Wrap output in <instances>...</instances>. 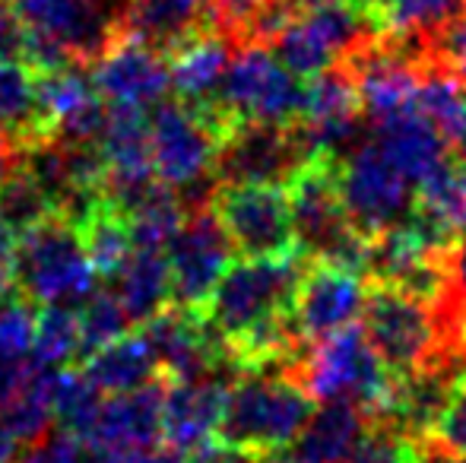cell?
Returning a JSON list of instances; mask_svg holds the SVG:
<instances>
[{
	"label": "cell",
	"mask_w": 466,
	"mask_h": 463,
	"mask_svg": "<svg viewBox=\"0 0 466 463\" xmlns=\"http://www.w3.org/2000/svg\"><path fill=\"white\" fill-rule=\"evenodd\" d=\"M451 289H454V302L466 311V235L451 251Z\"/></svg>",
	"instance_id": "7bdbcfd3"
},
{
	"label": "cell",
	"mask_w": 466,
	"mask_h": 463,
	"mask_svg": "<svg viewBox=\"0 0 466 463\" xmlns=\"http://www.w3.org/2000/svg\"><path fill=\"white\" fill-rule=\"evenodd\" d=\"M235 121L216 102L162 99L149 117V146H153L156 178L175 187L187 206L213 200L216 153Z\"/></svg>",
	"instance_id": "7a4b0ae2"
},
{
	"label": "cell",
	"mask_w": 466,
	"mask_h": 463,
	"mask_svg": "<svg viewBox=\"0 0 466 463\" xmlns=\"http://www.w3.org/2000/svg\"><path fill=\"white\" fill-rule=\"evenodd\" d=\"M209 204L245 257L301 254L286 185H216Z\"/></svg>",
	"instance_id": "9c48e42d"
},
{
	"label": "cell",
	"mask_w": 466,
	"mask_h": 463,
	"mask_svg": "<svg viewBox=\"0 0 466 463\" xmlns=\"http://www.w3.org/2000/svg\"><path fill=\"white\" fill-rule=\"evenodd\" d=\"M207 32H222L213 0H127L121 16L124 38H137L166 57Z\"/></svg>",
	"instance_id": "d6986e66"
},
{
	"label": "cell",
	"mask_w": 466,
	"mask_h": 463,
	"mask_svg": "<svg viewBox=\"0 0 466 463\" xmlns=\"http://www.w3.org/2000/svg\"><path fill=\"white\" fill-rule=\"evenodd\" d=\"M83 67L86 64H70L55 74H35V89L51 136L93 143L105 130L108 102L98 96L93 76L83 74Z\"/></svg>",
	"instance_id": "ac0fdd59"
},
{
	"label": "cell",
	"mask_w": 466,
	"mask_h": 463,
	"mask_svg": "<svg viewBox=\"0 0 466 463\" xmlns=\"http://www.w3.org/2000/svg\"><path fill=\"white\" fill-rule=\"evenodd\" d=\"M137 463H187V454L178 451L175 445H168V441H159L149 451L137 454Z\"/></svg>",
	"instance_id": "ee69618b"
},
{
	"label": "cell",
	"mask_w": 466,
	"mask_h": 463,
	"mask_svg": "<svg viewBox=\"0 0 466 463\" xmlns=\"http://www.w3.org/2000/svg\"><path fill=\"white\" fill-rule=\"evenodd\" d=\"M311 159L299 124L238 121L219 143L213 175L219 185H289Z\"/></svg>",
	"instance_id": "30bf717a"
},
{
	"label": "cell",
	"mask_w": 466,
	"mask_h": 463,
	"mask_svg": "<svg viewBox=\"0 0 466 463\" xmlns=\"http://www.w3.org/2000/svg\"><path fill=\"white\" fill-rule=\"evenodd\" d=\"M80 371L105 397L127 394V390L149 384L153 377H162L159 362H156L153 349H149L143 334H124L121 340L89 352L80 362Z\"/></svg>",
	"instance_id": "d4e9b609"
},
{
	"label": "cell",
	"mask_w": 466,
	"mask_h": 463,
	"mask_svg": "<svg viewBox=\"0 0 466 463\" xmlns=\"http://www.w3.org/2000/svg\"><path fill=\"white\" fill-rule=\"evenodd\" d=\"M51 213H55L51 197L16 162V166L10 168V175L0 181V216L10 223L13 232L23 235V232H29L32 226L42 223V219H48Z\"/></svg>",
	"instance_id": "1f68e13d"
},
{
	"label": "cell",
	"mask_w": 466,
	"mask_h": 463,
	"mask_svg": "<svg viewBox=\"0 0 466 463\" xmlns=\"http://www.w3.org/2000/svg\"><path fill=\"white\" fill-rule=\"evenodd\" d=\"M187 463H270V458H264V454H258V451H248V448L209 441L200 451L187 454Z\"/></svg>",
	"instance_id": "ab89813d"
},
{
	"label": "cell",
	"mask_w": 466,
	"mask_h": 463,
	"mask_svg": "<svg viewBox=\"0 0 466 463\" xmlns=\"http://www.w3.org/2000/svg\"><path fill=\"white\" fill-rule=\"evenodd\" d=\"M213 4H216V13H219L222 32H228V35H235L238 42H245L248 25H251V19L258 16L267 0H213Z\"/></svg>",
	"instance_id": "74e56055"
},
{
	"label": "cell",
	"mask_w": 466,
	"mask_h": 463,
	"mask_svg": "<svg viewBox=\"0 0 466 463\" xmlns=\"http://www.w3.org/2000/svg\"><path fill=\"white\" fill-rule=\"evenodd\" d=\"M457 463H466V460H457Z\"/></svg>",
	"instance_id": "f907efd6"
},
{
	"label": "cell",
	"mask_w": 466,
	"mask_h": 463,
	"mask_svg": "<svg viewBox=\"0 0 466 463\" xmlns=\"http://www.w3.org/2000/svg\"><path fill=\"white\" fill-rule=\"evenodd\" d=\"M93 83L108 106L156 108L172 89L168 57L137 38H117L93 64Z\"/></svg>",
	"instance_id": "9a60e30c"
},
{
	"label": "cell",
	"mask_w": 466,
	"mask_h": 463,
	"mask_svg": "<svg viewBox=\"0 0 466 463\" xmlns=\"http://www.w3.org/2000/svg\"><path fill=\"white\" fill-rule=\"evenodd\" d=\"M416 108L451 143V149L466 140V83L435 51H429L422 61Z\"/></svg>",
	"instance_id": "484cf974"
},
{
	"label": "cell",
	"mask_w": 466,
	"mask_h": 463,
	"mask_svg": "<svg viewBox=\"0 0 466 463\" xmlns=\"http://www.w3.org/2000/svg\"><path fill=\"white\" fill-rule=\"evenodd\" d=\"M371 428V416L365 409L343 400H330L308 419L299 438L289 445L286 463H343L356 454Z\"/></svg>",
	"instance_id": "44dd1931"
},
{
	"label": "cell",
	"mask_w": 466,
	"mask_h": 463,
	"mask_svg": "<svg viewBox=\"0 0 466 463\" xmlns=\"http://www.w3.org/2000/svg\"><path fill=\"white\" fill-rule=\"evenodd\" d=\"M282 4H286L289 10L295 13V16H301V13H314V10H320V6L343 4V0H282Z\"/></svg>",
	"instance_id": "bcb514c9"
},
{
	"label": "cell",
	"mask_w": 466,
	"mask_h": 463,
	"mask_svg": "<svg viewBox=\"0 0 466 463\" xmlns=\"http://www.w3.org/2000/svg\"><path fill=\"white\" fill-rule=\"evenodd\" d=\"M362 327L393 377H410L448 362H466V352L448 317L435 305L393 286L369 283Z\"/></svg>",
	"instance_id": "6da1fadb"
},
{
	"label": "cell",
	"mask_w": 466,
	"mask_h": 463,
	"mask_svg": "<svg viewBox=\"0 0 466 463\" xmlns=\"http://www.w3.org/2000/svg\"><path fill=\"white\" fill-rule=\"evenodd\" d=\"M108 283L134 327H143L172 305V270L162 251H134Z\"/></svg>",
	"instance_id": "cb8c5ba5"
},
{
	"label": "cell",
	"mask_w": 466,
	"mask_h": 463,
	"mask_svg": "<svg viewBox=\"0 0 466 463\" xmlns=\"http://www.w3.org/2000/svg\"><path fill=\"white\" fill-rule=\"evenodd\" d=\"M301 270H305V254L245 257L222 273L213 296L197 315L222 343H232L277 317L292 315Z\"/></svg>",
	"instance_id": "5b68a950"
},
{
	"label": "cell",
	"mask_w": 466,
	"mask_h": 463,
	"mask_svg": "<svg viewBox=\"0 0 466 463\" xmlns=\"http://www.w3.org/2000/svg\"><path fill=\"white\" fill-rule=\"evenodd\" d=\"M295 377L314 400L352 403L365 409L371 422L384 419L397 397V377L380 362L362 324H350L324 340H314L295 368Z\"/></svg>",
	"instance_id": "277c9868"
},
{
	"label": "cell",
	"mask_w": 466,
	"mask_h": 463,
	"mask_svg": "<svg viewBox=\"0 0 466 463\" xmlns=\"http://www.w3.org/2000/svg\"><path fill=\"white\" fill-rule=\"evenodd\" d=\"M369 279L343 264L305 257L301 283L295 292L292 317L308 343L324 340L362 317Z\"/></svg>",
	"instance_id": "5bb4252c"
},
{
	"label": "cell",
	"mask_w": 466,
	"mask_h": 463,
	"mask_svg": "<svg viewBox=\"0 0 466 463\" xmlns=\"http://www.w3.org/2000/svg\"><path fill=\"white\" fill-rule=\"evenodd\" d=\"M80 327H83L80 356L86 358L89 352L108 347V343L121 340L124 334H130L134 321L127 317V311H124V305L117 302L115 292H111V289H96L93 296L83 302Z\"/></svg>",
	"instance_id": "836d02e7"
},
{
	"label": "cell",
	"mask_w": 466,
	"mask_h": 463,
	"mask_svg": "<svg viewBox=\"0 0 466 463\" xmlns=\"http://www.w3.org/2000/svg\"><path fill=\"white\" fill-rule=\"evenodd\" d=\"M369 35L371 29L350 6L330 4L314 13H301V16L289 19L267 45H270V51L279 57L289 74L308 83L314 76L333 70L337 64H343V57Z\"/></svg>",
	"instance_id": "7c38bea8"
},
{
	"label": "cell",
	"mask_w": 466,
	"mask_h": 463,
	"mask_svg": "<svg viewBox=\"0 0 466 463\" xmlns=\"http://www.w3.org/2000/svg\"><path fill=\"white\" fill-rule=\"evenodd\" d=\"M45 136H51V127L38 106L35 74L19 61L0 64V140L19 153Z\"/></svg>",
	"instance_id": "4316f807"
},
{
	"label": "cell",
	"mask_w": 466,
	"mask_h": 463,
	"mask_svg": "<svg viewBox=\"0 0 466 463\" xmlns=\"http://www.w3.org/2000/svg\"><path fill=\"white\" fill-rule=\"evenodd\" d=\"M190 206L185 204L175 187L168 185H153L143 197H137L134 204L124 210L134 235L137 251H166L168 241L175 238V232L181 229Z\"/></svg>",
	"instance_id": "83f0119b"
},
{
	"label": "cell",
	"mask_w": 466,
	"mask_h": 463,
	"mask_svg": "<svg viewBox=\"0 0 466 463\" xmlns=\"http://www.w3.org/2000/svg\"><path fill=\"white\" fill-rule=\"evenodd\" d=\"M32 371H35L32 356L29 358H0V413L23 394Z\"/></svg>",
	"instance_id": "f35d334b"
},
{
	"label": "cell",
	"mask_w": 466,
	"mask_h": 463,
	"mask_svg": "<svg viewBox=\"0 0 466 463\" xmlns=\"http://www.w3.org/2000/svg\"><path fill=\"white\" fill-rule=\"evenodd\" d=\"M86 463H137V454H115V451H98L89 454Z\"/></svg>",
	"instance_id": "c3c4849f"
},
{
	"label": "cell",
	"mask_w": 466,
	"mask_h": 463,
	"mask_svg": "<svg viewBox=\"0 0 466 463\" xmlns=\"http://www.w3.org/2000/svg\"><path fill=\"white\" fill-rule=\"evenodd\" d=\"M343 4L369 25L374 35H380V32L387 29V23H390V13L397 0H343Z\"/></svg>",
	"instance_id": "b9f144b4"
},
{
	"label": "cell",
	"mask_w": 466,
	"mask_h": 463,
	"mask_svg": "<svg viewBox=\"0 0 466 463\" xmlns=\"http://www.w3.org/2000/svg\"><path fill=\"white\" fill-rule=\"evenodd\" d=\"M96 267L89 264L80 229L61 213H51L19 235L16 289L35 305H83L96 292Z\"/></svg>",
	"instance_id": "8992f818"
},
{
	"label": "cell",
	"mask_w": 466,
	"mask_h": 463,
	"mask_svg": "<svg viewBox=\"0 0 466 463\" xmlns=\"http://www.w3.org/2000/svg\"><path fill=\"white\" fill-rule=\"evenodd\" d=\"M16 162H19V153L6 140H0V181L10 175V168L16 166Z\"/></svg>",
	"instance_id": "7dc6e473"
},
{
	"label": "cell",
	"mask_w": 466,
	"mask_h": 463,
	"mask_svg": "<svg viewBox=\"0 0 466 463\" xmlns=\"http://www.w3.org/2000/svg\"><path fill=\"white\" fill-rule=\"evenodd\" d=\"M232 251L235 245L216 216L213 204L190 206L166 254L172 270V305L200 311L222 273L232 267Z\"/></svg>",
	"instance_id": "8fae6325"
},
{
	"label": "cell",
	"mask_w": 466,
	"mask_h": 463,
	"mask_svg": "<svg viewBox=\"0 0 466 463\" xmlns=\"http://www.w3.org/2000/svg\"><path fill=\"white\" fill-rule=\"evenodd\" d=\"M19 448H23V441H19L16 435L4 426V419H0V463H16Z\"/></svg>",
	"instance_id": "f6af8a7d"
},
{
	"label": "cell",
	"mask_w": 466,
	"mask_h": 463,
	"mask_svg": "<svg viewBox=\"0 0 466 463\" xmlns=\"http://www.w3.org/2000/svg\"><path fill=\"white\" fill-rule=\"evenodd\" d=\"M16 238L19 235L0 216V296L16 289V247H19Z\"/></svg>",
	"instance_id": "60d3db41"
},
{
	"label": "cell",
	"mask_w": 466,
	"mask_h": 463,
	"mask_svg": "<svg viewBox=\"0 0 466 463\" xmlns=\"http://www.w3.org/2000/svg\"><path fill=\"white\" fill-rule=\"evenodd\" d=\"M166 381L149 384L127 394H111L102 400L86 441L96 451L143 454L162 441V409H166Z\"/></svg>",
	"instance_id": "2e32d148"
},
{
	"label": "cell",
	"mask_w": 466,
	"mask_h": 463,
	"mask_svg": "<svg viewBox=\"0 0 466 463\" xmlns=\"http://www.w3.org/2000/svg\"><path fill=\"white\" fill-rule=\"evenodd\" d=\"M365 121L362 99H359L356 80L343 64H337L327 74L305 83V112L299 124L308 149L314 153H337L343 156V146L352 143L359 134V124Z\"/></svg>",
	"instance_id": "e0dca14e"
},
{
	"label": "cell",
	"mask_w": 466,
	"mask_h": 463,
	"mask_svg": "<svg viewBox=\"0 0 466 463\" xmlns=\"http://www.w3.org/2000/svg\"><path fill=\"white\" fill-rule=\"evenodd\" d=\"M463 13H466V0H397L390 13V23H387V29L380 35L435 42Z\"/></svg>",
	"instance_id": "f546056e"
},
{
	"label": "cell",
	"mask_w": 466,
	"mask_h": 463,
	"mask_svg": "<svg viewBox=\"0 0 466 463\" xmlns=\"http://www.w3.org/2000/svg\"><path fill=\"white\" fill-rule=\"evenodd\" d=\"M339 194L356 232L374 238L410 216L416 185L400 172L384 146L369 136L339 159Z\"/></svg>",
	"instance_id": "ba28073f"
},
{
	"label": "cell",
	"mask_w": 466,
	"mask_h": 463,
	"mask_svg": "<svg viewBox=\"0 0 466 463\" xmlns=\"http://www.w3.org/2000/svg\"><path fill=\"white\" fill-rule=\"evenodd\" d=\"M238 45V38L228 32H207V35L181 45L175 55H168L175 96L185 102H197V106L213 102Z\"/></svg>",
	"instance_id": "603a6c76"
},
{
	"label": "cell",
	"mask_w": 466,
	"mask_h": 463,
	"mask_svg": "<svg viewBox=\"0 0 466 463\" xmlns=\"http://www.w3.org/2000/svg\"><path fill=\"white\" fill-rule=\"evenodd\" d=\"M89 460V441L76 432H61L45 435L42 441L29 445V451L23 454L16 463H86Z\"/></svg>",
	"instance_id": "d590c367"
},
{
	"label": "cell",
	"mask_w": 466,
	"mask_h": 463,
	"mask_svg": "<svg viewBox=\"0 0 466 463\" xmlns=\"http://www.w3.org/2000/svg\"><path fill=\"white\" fill-rule=\"evenodd\" d=\"M80 238L86 247L89 264L96 267V273L102 279H111L121 273V267L130 260L134 247V235H130L127 216L121 206H115L108 197L96 206V213L80 226Z\"/></svg>",
	"instance_id": "f1b7e54d"
},
{
	"label": "cell",
	"mask_w": 466,
	"mask_h": 463,
	"mask_svg": "<svg viewBox=\"0 0 466 463\" xmlns=\"http://www.w3.org/2000/svg\"><path fill=\"white\" fill-rule=\"evenodd\" d=\"M213 102L235 124H295L305 112V80L289 74L264 42H241Z\"/></svg>",
	"instance_id": "52a82bcc"
},
{
	"label": "cell",
	"mask_w": 466,
	"mask_h": 463,
	"mask_svg": "<svg viewBox=\"0 0 466 463\" xmlns=\"http://www.w3.org/2000/svg\"><path fill=\"white\" fill-rule=\"evenodd\" d=\"M232 381H226V375L175 381L172 388L166 390L162 441H168V445H175L185 454H194V451H200L203 445L216 441V428H219L222 413H226Z\"/></svg>",
	"instance_id": "ffe728a7"
},
{
	"label": "cell",
	"mask_w": 466,
	"mask_h": 463,
	"mask_svg": "<svg viewBox=\"0 0 466 463\" xmlns=\"http://www.w3.org/2000/svg\"><path fill=\"white\" fill-rule=\"evenodd\" d=\"M25 38H29V29H25L13 0H0V64H23Z\"/></svg>",
	"instance_id": "8d00e7d4"
},
{
	"label": "cell",
	"mask_w": 466,
	"mask_h": 463,
	"mask_svg": "<svg viewBox=\"0 0 466 463\" xmlns=\"http://www.w3.org/2000/svg\"><path fill=\"white\" fill-rule=\"evenodd\" d=\"M429 448L441 458L466 460V365L457 375L441 416L429 432Z\"/></svg>",
	"instance_id": "e575fe53"
},
{
	"label": "cell",
	"mask_w": 466,
	"mask_h": 463,
	"mask_svg": "<svg viewBox=\"0 0 466 463\" xmlns=\"http://www.w3.org/2000/svg\"><path fill=\"white\" fill-rule=\"evenodd\" d=\"M102 400H105V394L98 388H93V381L83 375L80 365H76V368H70V365H61V368H57L55 413H57L61 428L86 438V432L96 422V413H98V407H102Z\"/></svg>",
	"instance_id": "d6a6232c"
},
{
	"label": "cell",
	"mask_w": 466,
	"mask_h": 463,
	"mask_svg": "<svg viewBox=\"0 0 466 463\" xmlns=\"http://www.w3.org/2000/svg\"><path fill=\"white\" fill-rule=\"evenodd\" d=\"M83 327L80 315L67 305H45L35 317V343H32V362L35 365H70L80 356Z\"/></svg>",
	"instance_id": "4dcf8cb0"
},
{
	"label": "cell",
	"mask_w": 466,
	"mask_h": 463,
	"mask_svg": "<svg viewBox=\"0 0 466 463\" xmlns=\"http://www.w3.org/2000/svg\"><path fill=\"white\" fill-rule=\"evenodd\" d=\"M371 136L384 146V153L397 162V168L412 185L429 178L438 166H444L451 159V143L419 115L416 106L374 124Z\"/></svg>",
	"instance_id": "7402d4cb"
},
{
	"label": "cell",
	"mask_w": 466,
	"mask_h": 463,
	"mask_svg": "<svg viewBox=\"0 0 466 463\" xmlns=\"http://www.w3.org/2000/svg\"><path fill=\"white\" fill-rule=\"evenodd\" d=\"M311 416L314 397L292 371H241L228 388L216 438L277 458L289 451Z\"/></svg>",
	"instance_id": "3957f363"
},
{
	"label": "cell",
	"mask_w": 466,
	"mask_h": 463,
	"mask_svg": "<svg viewBox=\"0 0 466 463\" xmlns=\"http://www.w3.org/2000/svg\"><path fill=\"white\" fill-rule=\"evenodd\" d=\"M23 23L61 42L80 64L93 67L121 38V0H13Z\"/></svg>",
	"instance_id": "4fadbf2b"
},
{
	"label": "cell",
	"mask_w": 466,
	"mask_h": 463,
	"mask_svg": "<svg viewBox=\"0 0 466 463\" xmlns=\"http://www.w3.org/2000/svg\"><path fill=\"white\" fill-rule=\"evenodd\" d=\"M461 347L466 352V311H463V321H461Z\"/></svg>",
	"instance_id": "681fc988"
}]
</instances>
